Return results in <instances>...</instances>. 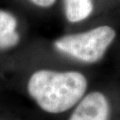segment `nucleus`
Segmentation results:
<instances>
[{
	"mask_svg": "<svg viewBox=\"0 0 120 120\" xmlns=\"http://www.w3.org/2000/svg\"><path fill=\"white\" fill-rule=\"evenodd\" d=\"M109 116L107 98L102 94L94 92L82 100L69 120H108Z\"/></svg>",
	"mask_w": 120,
	"mask_h": 120,
	"instance_id": "obj_3",
	"label": "nucleus"
},
{
	"mask_svg": "<svg viewBox=\"0 0 120 120\" xmlns=\"http://www.w3.org/2000/svg\"><path fill=\"white\" fill-rule=\"evenodd\" d=\"M94 10L93 0H65V14L70 22L84 21Z\"/></svg>",
	"mask_w": 120,
	"mask_h": 120,
	"instance_id": "obj_5",
	"label": "nucleus"
},
{
	"mask_svg": "<svg viewBox=\"0 0 120 120\" xmlns=\"http://www.w3.org/2000/svg\"><path fill=\"white\" fill-rule=\"evenodd\" d=\"M116 38L111 27L101 26L86 32L65 36L54 42L55 48L87 63H94L103 57L108 47Z\"/></svg>",
	"mask_w": 120,
	"mask_h": 120,
	"instance_id": "obj_2",
	"label": "nucleus"
},
{
	"mask_svg": "<svg viewBox=\"0 0 120 120\" xmlns=\"http://www.w3.org/2000/svg\"><path fill=\"white\" fill-rule=\"evenodd\" d=\"M30 1L40 7H49L54 4L56 0H30Z\"/></svg>",
	"mask_w": 120,
	"mask_h": 120,
	"instance_id": "obj_6",
	"label": "nucleus"
},
{
	"mask_svg": "<svg viewBox=\"0 0 120 120\" xmlns=\"http://www.w3.org/2000/svg\"><path fill=\"white\" fill-rule=\"evenodd\" d=\"M17 21L13 14L0 10V49L13 47L20 40L15 31Z\"/></svg>",
	"mask_w": 120,
	"mask_h": 120,
	"instance_id": "obj_4",
	"label": "nucleus"
},
{
	"mask_svg": "<svg viewBox=\"0 0 120 120\" xmlns=\"http://www.w3.org/2000/svg\"><path fill=\"white\" fill-rule=\"evenodd\" d=\"M86 88V77L76 71L39 70L30 77L28 84L29 93L39 107L53 114L73 107L85 94Z\"/></svg>",
	"mask_w": 120,
	"mask_h": 120,
	"instance_id": "obj_1",
	"label": "nucleus"
}]
</instances>
